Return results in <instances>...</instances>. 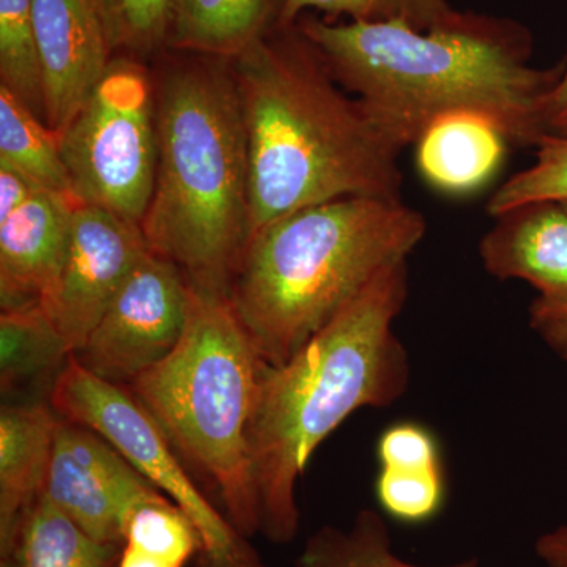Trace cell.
Returning <instances> with one entry per match:
<instances>
[{"label": "cell", "instance_id": "1", "mask_svg": "<svg viewBox=\"0 0 567 567\" xmlns=\"http://www.w3.org/2000/svg\"><path fill=\"white\" fill-rule=\"evenodd\" d=\"M298 31L331 76L357 95L401 142L415 144L440 115H487L507 142L535 145L546 134L540 110L567 69L529 65L532 37L517 22L457 11L431 29L405 22L303 17Z\"/></svg>", "mask_w": 567, "mask_h": 567}, {"label": "cell", "instance_id": "2", "mask_svg": "<svg viewBox=\"0 0 567 567\" xmlns=\"http://www.w3.org/2000/svg\"><path fill=\"white\" fill-rule=\"evenodd\" d=\"M249 152V238L344 197L401 200V142L350 100L297 25H275L233 59Z\"/></svg>", "mask_w": 567, "mask_h": 567}, {"label": "cell", "instance_id": "3", "mask_svg": "<svg viewBox=\"0 0 567 567\" xmlns=\"http://www.w3.org/2000/svg\"><path fill=\"white\" fill-rule=\"evenodd\" d=\"M409 293L406 260L390 265L303 347L265 363L248 429L260 535L286 546L300 532L297 483L327 436L364 406L405 393L409 354L393 324Z\"/></svg>", "mask_w": 567, "mask_h": 567}, {"label": "cell", "instance_id": "4", "mask_svg": "<svg viewBox=\"0 0 567 567\" xmlns=\"http://www.w3.org/2000/svg\"><path fill=\"white\" fill-rule=\"evenodd\" d=\"M175 52L155 87L158 164L141 229L194 290L227 295L249 241L240 91L233 59Z\"/></svg>", "mask_w": 567, "mask_h": 567}, {"label": "cell", "instance_id": "5", "mask_svg": "<svg viewBox=\"0 0 567 567\" xmlns=\"http://www.w3.org/2000/svg\"><path fill=\"white\" fill-rule=\"evenodd\" d=\"M425 229L420 212L377 197L290 213L249 238L227 297L265 363H286L380 271L406 260Z\"/></svg>", "mask_w": 567, "mask_h": 567}, {"label": "cell", "instance_id": "6", "mask_svg": "<svg viewBox=\"0 0 567 567\" xmlns=\"http://www.w3.org/2000/svg\"><path fill=\"white\" fill-rule=\"evenodd\" d=\"M264 365L229 297L192 287L181 342L125 386L182 461L208 480L224 514L248 539L260 533L248 429Z\"/></svg>", "mask_w": 567, "mask_h": 567}, {"label": "cell", "instance_id": "7", "mask_svg": "<svg viewBox=\"0 0 567 567\" xmlns=\"http://www.w3.org/2000/svg\"><path fill=\"white\" fill-rule=\"evenodd\" d=\"M59 141L78 203L141 226L158 164L155 87L144 63L114 55Z\"/></svg>", "mask_w": 567, "mask_h": 567}, {"label": "cell", "instance_id": "8", "mask_svg": "<svg viewBox=\"0 0 567 567\" xmlns=\"http://www.w3.org/2000/svg\"><path fill=\"white\" fill-rule=\"evenodd\" d=\"M50 404L59 416L103 435L181 507L199 535L196 567H268L248 537L199 491L185 462L128 388L91 374L71 353L52 386Z\"/></svg>", "mask_w": 567, "mask_h": 567}, {"label": "cell", "instance_id": "9", "mask_svg": "<svg viewBox=\"0 0 567 567\" xmlns=\"http://www.w3.org/2000/svg\"><path fill=\"white\" fill-rule=\"evenodd\" d=\"M189 309L192 286L181 268L148 249L74 358L104 382L132 385L174 352Z\"/></svg>", "mask_w": 567, "mask_h": 567}, {"label": "cell", "instance_id": "10", "mask_svg": "<svg viewBox=\"0 0 567 567\" xmlns=\"http://www.w3.org/2000/svg\"><path fill=\"white\" fill-rule=\"evenodd\" d=\"M147 251L137 224L93 205L74 208L61 265L39 305L71 352L85 344Z\"/></svg>", "mask_w": 567, "mask_h": 567}, {"label": "cell", "instance_id": "11", "mask_svg": "<svg viewBox=\"0 0 567 567\" xmlns=\"http://www.w3.org/2000/svg\"><path fill=\"white\" fill-rule=\"evenodd\" d=\"M41 495L93 539L123 546L134 509L163 494L99 432L59 416Z\"/></svg>", "mask_w": 567, "mask_h": 567}, {"label": "cell", "instance_id": "12", "mask_svg": "<svg viewBox=\"0 0 567 567\" xmlns=\"http://www.w3.org/2000/svg\"><path fill=\"white\" fill-rule=\"evenodd\" d=\"M44 123L61 133L91 99L114 54L95 0H35Z\"/></svg>", "mask_w": 567, "mask_h": 567}, {"label": "cell", "instance_id": "13", "mask_svg": "<svg viewBox=\"0 0 567 567\" xmlns=\"http://www.w3.org/2000/svg\"><path fill=\"white\" fill-rule=\"evenodd\" d=\"M73 197L37 189L0 221V306L17 311L39 306L65 252Z\"/></svg>", "mask_w": 567, "mask_h": 567}, {"label": "cell", "instance_id": "14", "mask_svg": "<svg viewBox=\"0 0 567 567\" xmlns=\"http://www.w3.org/2000/svg\"><path fill=\"white\" fill-rule=\"evenodd\" d=\"M58 424L50 402L0 410V563L13 561L22 524L43 491Z\"/></svg>", "mask_w": 567, "mask_h": 567}, {"label": "cell", "instance_id": "15", "mask_svg": "<svg viewBox=\"0 0 567 567\" xmlns=\"http://www.w3.org/2000/svg\"><path fill=\"white\" fill-rule=\"evenodd\" d=\"M480 246L495 278L520 279L540 297L567 300V212L559 203L525 205L499 216Z\"/></svg>", "mask_w": 567, "mask_h": 567}, {"label": "cell", "instance_id": "16", "mask_svg": "<svg viewBox=\"0 0 567 567\" xmlns=\"http://www.w3.org/2000/svg\"><path fill=\"white\" fill-rule=\"evenodd\" d=\"M506 142L505 134L487 115L450 112L429 123L417 137V167L435 188L473 192L498 169Z\"/></svg>", "mask_w": 567, "mask_h": 567}, {"label": "cell", "instance_id": "17", "mask_svg": "<svg viewBox=\"0 0 567 567\" xmlns=\"http://www.w3.org/2000/svg\"><path fill=\"white\" fill-rule=\"evenodd\" d=\"M279 0H177L169 50L235 59L275 28Z\"/></svg>", "mask_w": 567, "mask_h": 567}, {"label": "cell", "instance_id": "18", "mask_svg": "<svg viewBox=\"0 0 567 567\" xmlns=\"http://www.w3.org/2000/svg\"><path fill=\"white\" fill-rule=\"evenodd\" d=\"M71 352L40 306L0 316V390L7 398L47 388L52 391Z\"/></svg>", "mask_w": 567, "mask_h": 567}, {"label": "cell", "instance_id": "19", "mask_svg": "<svg viewBox=\"0 0 567 567\" xmlns=\"http://www.w3.org/2000/svg\"><path fill=\"white\" fill-rule=\"evenodd\" d=\"M0 166L18 171L41 189L76 199L59 134L6 85H0Z\"/></svg>", "mask_w": 567, "mask_h": 567}, {"label": "cell", "instance_id": "20", "mask_svg": "<svg viewBox=\"0 0 567 567\" xmlns=\"http://www.w3.org/2000/svg\"><path fill=\"white\" fill-rule=\"evenodd\" d=\"M122 547L93 539L40 495L22 524L13 561L18 567H118Z\"/></svg>", "mask_w": 567, "mask_h": 567}, {"label": "cell", "instance_id": "21", "mask_svg": "<svg viewBox=\"0 0 567 567\" xmlns=\"http://www.w3.org/2000/svg\"><path fill=\"white\" fill-rule=\"evenodd\" d=\"M295 567H429L394 554L390 532L374 509H361L349 529L323 525L306 539ZM439 567H480L477 559Z\"/></svg>", "mask_w": 567, "mask_h": 567}, {"label": "cell", "instance_id": "22", "mask_svg": "<svg viewBox=\"0 0 567 567\" xmlns=\"http://www.w3.org/2000/svg\"><path fill=\"white\" fill-rule=\"evenodd\" d=\"M112 54L145 61L169 50L177 0H95Z\"/></svg>", "mask_w": 567, "mask_h": 567}, {"label": "cell", "instance_id": "23", "mask_svg": "<svg viewBox=\"0 0 567 567\" xmlns=\"http://www.w3.org/2000/svg\"><path fill=\"white\" fill-rule=\"evenodd\" d=\"M33 6L35 0H0V85L44 122Z\"/></svg>", "mask_w": 567, "mask_h": 567}, {"label": "cell", "instance_id": "24", "mask_svg": "<svg viewBox=\"0 0 567 567\" xmlns=\"http://www.w3.org/2000/svg\"><path fill=\"white\" fill-rule=\"evenodd\" d=\"M306 10L322 11L324 20L346 17L350 21H399L415 29H431L443 24L457 13L447 0H279V28L297 24Z\"/></svg>", "mask_w": 567, "mask_h": 567}, {"label": "cell", "instance_id": "25", "mask_svg": "<svg viewBox=\"0 0 567 567\" xmlns=\"http://www.w3.org/2000/svg\"><path fill=\"white\" fill-rule=\"evenodd\" d=\"M123 546L136 548L175 567H185L200 550L193 522L167 496L142 503L128 518Z\"/></svg>", "mask_w": 567, "mask_h": 567}, {"label": "cell", "instance_id": "26", "mask_svg": "<svg viewBox=\"0 0 567 567\" xmlns=\"http://www.w3.org/2000/svg\"><path fill=\"white\" fill-rule=\"evenodd\" d=\"M535 147V163L496 189L488 215L499 218L525 205L567 200V136L544 134Z\"/></svg>", "mask_w": 567, "mask_h": 567}, {"label": "cell", "instance_id": "27", "mask_svg": "<svg viewBox=\"0 0 567 567\" xmlns=\"http://www.w3.org/2000/svg\"><path fill=\"white\" fill-rule=\"evenodd\" d=\"M377 499L388 516L404 524H424L440 513L445 499L442 470L382 468Z\"/></svg>", "mask_w": 567, "mask_h": 567}, {"label": "cell", "instance_id": "28", "mask_svg": "<svg viewBox=\"0 0 567 567\" xmlns=\"http://www.w3.org/2000/svg\"><path fill=\"white\" fill-rule=\"evenodd\" d=\"M382 468L442 470L434 435L415 423L391 425L377 445Z\"/></svg>", "mask_w": 567, "mask_h": 567}, {"label": "cell", "instance_id": "29", "mask_svg": "<svg viewBox=\"0 0 567 567\" xmlns=\"http://www.w3.org/2000/svg\"><path fill=\"white\" fill-rule=\"evenodd\" d=\"M529 324L554 352L567 361V300L539 295L529 308Z\"/></svg>", "mask_w": 567, "mask_h": 567}, {"label": "cell", "instance_id": "30", "mask_svg": "<svg viewBox=\"0 0 567 567\" xmlns=\"http://www.w3.org/2000/svg\"><path fill=\"white\" fill-rule=\"evenodd\" d=\"M37 189L41 188L18 171L0 166V221L13 215Z\"/></svg>", "mask_w": 567, "mask_h": 567}, {"label": "cell", "instance_id": "31", "mask_svg": "<svg viewBox=\"0 0 567 567\" xmlns=\"http://www.w3.org/2000/svg\"><path fill=\"white\" fill-rule=\"evenodd\" d=\"M540 122L546 134L567 136V69L557 85L547 93L540 110Z\"/></svg>", "mask_w": 567, "mask_h": 567}, {"label": "cell", "instance_id": "32", "mask_svg": "<svg viewBox=\"0 0 567 567\" xmlns=\"http://www.w3.org/2000/svg\"><path fill=\"white\" fill-rule=\"evenodd\" d=\"M535 550L547 567H567V524L537 537Z\"/></svg>", "mask_w": 567, "mask_h": 567}, {"label": "cell", "instance_id": "33", "mask_svg": "<svg viewBox=\"0 0 567 567\" xmlns=\"http://www.w3.org/2000/svg\"><path fill=\"white\" fill-rule=\"evenodd\" d=\"M118 567H175L171 563L164 561L136 548L123 546Z\"/></svg>", "mask_w": 567, "mask_h": 567}, {"label": "cell", "instance_id": "34", "mask_svg": "<svg viewBox=\"0 0 567 567\" xmlns=\"http://www.w3.org/2000/svg\"><path fill=\"white\" fill-rule=\"evenodd\" d=\"M559 204H561V205H563V207H565V208H566V212H567V200H565V203H559Z\"/></svg>", "mask_w": 567, "mask_h": 567}]
</instances>
